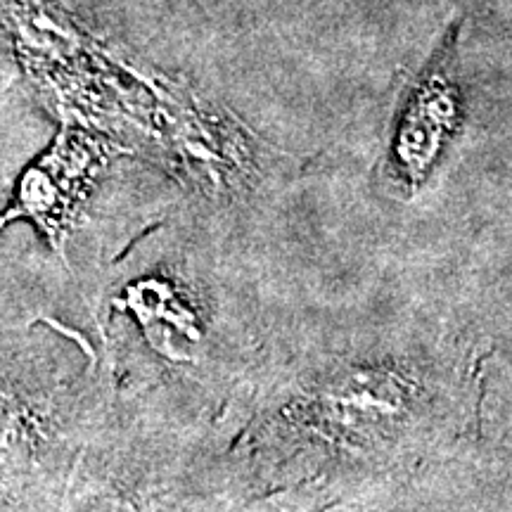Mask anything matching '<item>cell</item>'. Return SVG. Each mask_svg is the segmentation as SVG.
Returning <instances> with one entry per match:
<instances>
[{"mask_svg": "<svg viewBox=\"0 0 512 512\" xmlns=\"http://www.w3.org/2000/svg\"><path fill=\"white\" fill-rule=\"evenodd\" d=\"M456 36H448L403 102L392 140V174L408 188L422 183L458 124Z\"/></svg>", "mask_w": 512, "mask_h": 512, "instance_id": "1", "label": "cell"}]
</instances>
